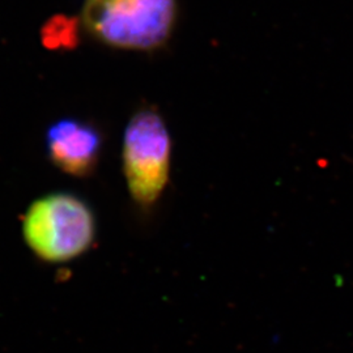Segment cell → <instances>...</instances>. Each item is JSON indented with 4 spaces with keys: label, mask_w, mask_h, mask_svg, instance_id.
<instances>
[{
    "label": "cell",
    "mask_w": 353,
    "mask_h": 353,
    "mask_svg": "<svg viewBox=\"0 0 353 353\" xmlns=\"http://www.w3.org/2000/svg\"><path fill=\"white\" fill-rule=\"evenodd\" d=\"M96 217L85 201L71 192H51L32 203L23 219V237L38 259L71 262L92 248Z\"/></svg>",
    "instance_id": "obj_1"
},
{
    "label": "cell",
    "mask_w": 353,
    "mask_h": 353,
    "mask_svg": "<svg viewBox=\"0 0 353 353\" xmlns=\"http://www.w3.org/2000/svg\"><path fill=\"white\" fill-rule=\"evenodd\" d=\"M176 11V0H84L81 24L110 48L150 51L168 42Z\"/></svg>",
    "instance_id": "obj_2"
},
{
    "label": "cell",
    "mask_w": 353,
    "mask_h": 353,
    "mask_svg": "<svg viewBox=\"0 0 353 353\" xmlns=\"http://www.w3.org/2000/svg\"><path fill=\"white\" fill-rule=\"evenodd\" d=\"M172 139L163 117L141 109L128 121L123 134V174L135 202L150 207L163 195L170 173Z\"/></svg>",
    "instance_id": "obj_3"
},
{
    "label": "cell",
    "mask_w": 353,
    "mask_h": 353,
    "mask_svg": "<svg viewBox=\"0 0 353 353\" xmlns=\"http://www.w3.org/2000/svg\"><path fill=\"white\" fill-rule=\"evenodd\" d=\"M101 145L100 131L76 118L59 119L46 132L51 163L70 176H89L97 165Z\"/></svg>",
    "instance_id": "obj_4"
}]
</instances>
